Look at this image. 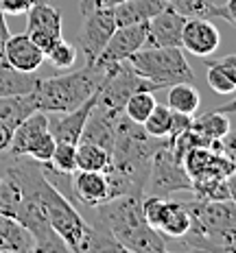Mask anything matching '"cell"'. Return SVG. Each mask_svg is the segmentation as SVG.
I'll return each instance as SVG.
<instances>
[{
  "label": "cell",
  "instance_id": "2e32d148",
  "mask_svg": "<svg viewBox=\"0 0 236 253\" xmlns=\"http://www.w3.org/2000/svg\"><path fill=\"white\" fill-rule=\"evenodd\" d=\"M96 98L98 94L90 96L86 103H81L77 109L72 112H66V116H61L55 125H52L50 133L55 142H70V144H77L81 140V133H83V126H86L88 118H90V112L96 105Z\"/></svg>",
  "mask_w": 236,
  "mask_h": 253
},
{
  "label": "cell",
  "instance_id": "277c9868",
  "mask_svg": "<svg viewBox=\"0 0 236 253\" xmlns=\"http://www.w3.org/2000/svg\"><path fill=\"white\" fill-rule=\"evenodd\" d=\"M136 75L153 83L157 89H166L175 83H192L195 72L186 61L182 48L162 46V48H140L127 59Z\"/></svg>",
  "mask_w": 236,
  "mask_h": 253
},
{
  "label": "cell",
  "instance_id": "3957f363",
  "mask_svg": "<svg viewBox=\"0 0 236 253\" xmlns=\"http://www.w3.org/2000/svg\"><path fill=\"white\" fill-rule=\"evenodd\" d=\"M190 214V227L182 236L186 249L195 251H223L236 249V212L234 201H212V199H192L186 201Z\"/></svg>",
  "mask_w": 236,
  "mask_h": 253
},
{
  "label": "cell",
  "instance_id": "cb8c5ba5",
  "mask_svg": "<svg viewBox=\"0 0 236 253\" xmlns=\"http://www.w3.org/2000/svg\"><path fill=\"white\" fill-rule=\"evenodd\" d=\"M169 107L173 112L195 116L199 105H201V96H199L197 87L192 83H175L169 87Z\"/></svg>",
  "mask_w": 236,
  "mask_h": 253
},
{
  "label": "cell",
  "instance_id": "d6986e66",
  "mask_svg": "<svg viewBox=\"0 0 236 253\" xmlns=\"http://www.w3.org/2000/svg\"><path fill=\"white\" fill-rule=\"evenodd\" d=\"M208 63V85L212 92L230 96L236 89V55H225L219 61Z\"/></svg>",
  "mask_w": 236,
  "mask_h": 253
},
{
  "label": "cell",
  "instance_id": "1f68e13d",
  "mask_svg": "<svg viewBox=\"0 0 236 253\" xmlns=\"http://www.w3.org/2000/svg\"><path fill=\"white\" fill-rule=\"evenodd\" d=\"M7 38H9V29H7V22H4V13L0 11V48H2Z\"/></svg>",
  "mask_w": 236,
  "mask_h": 253
},
{
  "label": "cell",
  "instance_id": "4316f807",
  "mask_svg": "<svg viewBox=\"0 0 236 253\" xmlns=\"http://www.w3.org/2000/svg\"><path fill=\"white\" fill-rule=\"evenodd\" d=\"M48 164L61 172H75L77 170V144L70 142H55V151Z\"/></svg>",
  "mask_w": 236,
  "mask_h": 253
},
{
  "label": "cell",
  "instance_id": "7c38bea8",
  "mask_svg": "<svg viewBox=\"0 0 236 253\" xmlns=\"http://www.w3.org/2000/svg\"><path fill=\"white\" fill-rule=\"evenodd\" d=\"M0 55L9 66H13L15 70L22 72H35L44 63V52L38 48V44L26 33L9 35L4 40L2 48H0Z\"/></svg>",
  "mask_w": 236,
  "mask_h": 253
},
{
  "label": "cell",
  "instance_id": "5b68a950",
  "mask_svg": "<svg viewBox=\"0 0 236 253\" xmlns=\"http://www.w3.org/2000/svg\"><path fill=\"white\" fill-rule=\"evenodd\" d=\"M81 9V29H79V48L83 52L86 63H94L101 55L103 46L116 31L114 9L105 7L96 0H79Z\"/></svg>",
  "mask_w": 236,
  "mask_h": 253
},
{
  "label": "cell",
  "instance_id": "d6a6232c",
  "mask_svg": "<svg viewBox=\"0 0 236 253\" xmlns=\"http://www.w3.org/2000/svg\"><path fill=\"white\" fill-rule=\"evenodd\" d=\"M118 2H125V0H101V4H105V7H114Z\"/></svg>",
  "mask_w": 236,
  "mask_h": 253
},
{
  "label": "cell",
  "instance_id": "8fae6325",
  "mask_svg": "<svg viewBox=\"0 0 236 253\" xmlns=\"http://www.w3.org/2000/svg\"><path fill=\"white\" fill-rule=\"evenodd\" d=\"M221 46V33L208 18H186L182 29V48L197 57H210Z\"/></svg>",
  "mask_w": 236,
  "mask_h": 253
},
{
  "label": "cell",
  "instance_id": "d4e9b609",
  "mask_svg": "<svg viewBox=\"0 0 236 253\" xmlns=\"http://www.w3.org/2000/svg\"><path fill=\"white\" fill-rule=\"evenodd\" d=\"M155 92H149V89H140V92H134L131 96L127 98V103H125L123 107V114L127 116L131 123L136 125H142L146 118H149V114L153 112V107L157 105Z\"/></svg>",
  "mask_w": 236,
  "mask_h": 253
},
{
  "label": "cell",
  "instance_id": "9c48e42d",
  "mask_svg": "<svg viewBox=\"0 0 236 253\" xmlns=\"http://www.w3.org/2000/svg\"><path fill=\"white\" fill-rule=\"evenodd\" d=\"M146 38V22L144 24H129V26H116L112 38L103 46L101 55L94 59L96 66H112V63L127 61L136 50L144 46Z\"/></svg>",
  "mask_w": 236,
  "mask_h": 253
},
{
  "label": "cell",
  "instance_id": "836d02e7",
  "mask_svg": "<svg viewBox=\"0 0 236 253\" xmlns=\"http://www.w3.org/2000/svg\"><path fill=\"white\" fill-rule=\"evenodd\" d=\"M96 2H101V0H96Z\"/></svg>",
  "mask_w": 236,
  "mask_h": 253
},
{
  "label": "cell",
  "instance_id": "9a60e30c",
  "mask_svg": "<svg viewBox=\"0 0 236 253\" xmlns=\"http://www.w3.org/2000/svg\"><path fill=\"white\" fill-rule=\"evenodd\" d=\"M184 18H221L230 26H236L234 0H225V4H217L214 0H164Z\"/></svg>",
  "mask_w": 236,
  "mask_h": 253
},
{
  "label": "cell",
  "instance_id": "f1b7e54d",
  "mask_svg": "<svg viewBox=\"0 0 236 253\" xmlns=\"http://www.w3.org/2000/svg\"><path fill=\"white\" fill-rule=\"evenodd\" d=\"M52 151H55V138H52L50 129H46L44 133H40L38 138L29 144V149H26V157L40 162V164H46V162H50Z\"/></svg>",
  "mask_w": 236,
  "mask_h": 253
},
{
  "label": "cell",
  "instance_id": "4dcf8cb0",
  "mask_svg": "<svg viewBox=\"0 0 236 253\" xmlns=\"http://www.w3.org/2000/svg\"><path fill=\"white\" fill-rule=\"evenodd\" d=\"M11 133H13L11 129H7L4 125H0V153L7 151L9 142H11Z\"/></svg>",
  "mask_w": 236,
  "mask_h": 253
},
{
  "label": "cell",
  "instance_id": "7a4b0ae2",
  "mask_svg": "<svg viewBox=\"0 0 236 253\" xmlns=\"http://www.w3.org/2000/svg\"><path fill=\"white\" fill-rule=\"evenodd\" d=\"M118 63L112 66H96V63H86L83 68H79L75 72L59 77H48L42 79L33 92L35 105L40 112H72L77 109L81 103H86L90 96L101 92V87L105 85L112 72L116 70Z\"/></svg>",
  "mask_w": 236,
  "mask_h": 253
},
{
  "label": "cell",
  "instance_id": "7402d4cb",
  "mask_svg": "<svg viewBox=\"0 0 236 253\" xmlns=\"http://www.w3.org/2000/svg\"><path fill=\"white\" fill-rule=\"evenodd\" d=\"M192 131L201 138L203 142L210 140H221L232 131V125H230V118L225 116V112H210L206 114L201 120H192Z\"/></svg>",
  "mask_w": 236,
  "mask_h": 253
},
{
  "label": "cell",
  "instance_id": "ba28073f",
  "mask_svg": "<svg viewBox=\"0 0 236 253\" xmlns=\"http://www.w3.org/2000/svg\"><path fill=\"white\" fill-rule=\"evenodd\" d=\"M29 22H26V35L38 44V48L46 55L55 42L61 40V24L64 15L57 7H52L46 0H40L29 9Z\"/></svg>",
  "mask_w": 236,
  "mask_h": 253
},
{
  "label": "cell",
  "instance_id": "e575fe53",
  "mask_svg": "<svg viewBox=\"0 0 236 253\" xmlns=\"http://www.w3.org/2000/svg\"><path fill=\"white\" fill-rule=\"evenodd\" d=\"M0 59H2V55H0Z\"/></svg>",
  "mask_w": 236,
  "mask_h": 253
},
{
  "label": "cell",
  "instance_id": "6da1fadb",
  "mask_svg": "<svg viewBox=\"0 0 236 253\" xmlns=\"http://www.w3.org/2000/svg\"><path fill=\"white\" fill-rule=\"evenodd\" d=\"M138 194H120L96 205L94 223L112 236L123 247V251L136 253H162L166 251V238L153 229L142 216Z\"/></svg>",
  "mask_w": 236,
  "mask_h": 253
},
{
  "label": "cell",
  "instance_id": "ac0fdd59",
  "mask_svg": "<svg viewBox=\"0 0 236 253\" xmlns=\"http://www.w3.org/2000/svg\"><path fill=\"white\" fill-rule=\"evenodd\" d=\"M38 83H40V77H35V72L15 70L4 59H0V96L33 94Z\"/></svg>",
  "mask_w": 236,
  "mask_h": 253
},
{
  "label": "cell",
  "instance_id": "5bb4252c",
  "mask_svg": "<svg viewBox=\"0 0 236 253\" xmlns=\"http://www.w3.org/2000/svg\"><path fill=\"white\" fill-rule=\"evenodd\" d=\"M190 227V214L184 201H173V199L162 197L160 210L153 220V229L160 231L164 238L180 240Z\"/></svg>",
  "mask_w": 236,
  "mask_h": 253
},
{
  "label": "cell",
  "instance_id": "4fadbf2b",
  "mask_svg": "<svg viewBox=\"0 0 236 253\" xmlns=\"http://www.w3.org/2000/svg\"><path fill=\"white\" fill-rule=\"evenodd\" d=\"M109 199L107 177L96 170H75L72 172V203L96 208Z\"/></svg>",
  "mask_w": 236,
  "mask_h": 253
},
{
  "label": "cell",
  "instance_id": "484cf974",
  "mask_svg": "<svg viewBox=\"0 0 236 253\" xmlns=\"http://www.w3.org/2000/svg\"><path fill=\"white\" fill-rule=\"evenodd\" d=\"M171 123H173V109L169 105H155L153 112L149 114V118L142 123V129L151 138L166 140V135L171 131Z\"/></svg>",
  "mask_w": 236,
  "mask_h": 253
},
{
  "label": "cell",
  "instance_id": "30bf717a",
  "mask_svg": "<svg viewBox=\"0 0 236 253\" xmlns=\"http://www.w3.org/2000/svg\"><path fill=\"white\" fill-rule=\"evenodd\" d=\"M184 22H186V18L166 4L160 13H155L146 22V38H144L142 48H162V46H177V48H182Z\"/></svg>",
  "mask_w": 236,
  "mask_h": 253
},
{
  "label": "cell",
  "instance_id": "44dd1931",
  "mask_svg": "<svg viewBox=\"0 0 236 253\" xmlns=\"http://www.w3.org/2000/svg\"><path fill=\"white\" fill-rule=\"evenodd\" d=\"M0 251L26 253L33 251V238L11 216L0 214Z\"/></svg>",
  "mask_w": 236,
  "mask_h": 253
},
{
  "label": "cell",
  "instance_id": "603a6c76",
  "mask_svg": "<svg viewBox=\"0 0 236 253\" xmlns=\"http://www.w3.org/2000/svg\"><path fill=\"white\" fill-rule=\"evenodd\" d=\"M109 166V151L94 142H77V170L105 172Z\"/></svg>",
  "mask_w": 236,
  "mask_h": 253
},
{
  "label": "cell",
  "instance_id": "f546056e",
  "mask_svg": "<svg viewBox=\"0 0 236 253\" xmlns=\"http://www.w3.org/2000/svg\"><path fill=\"white\" fill-rule=\"evenodd\" d=\"M40 0H0V11L4 15H22Z\"/></svg>",
  "mask_w": 236,
  "mask_h": 253
},
{
  "label": "cell",
  "instance_id": "52a82bcc",
  "mask_svg": "<svg viewBox=\"0 0 236 253\" xmlns=\"http://www.w3.org/2000/svg\"><path fill=\"white\" fill-rule=\"evenodd\" d=\"M184 170L192 181V190L201 183L225 179L234 175V160L223 153H217L208 146H192L182 160Z\"/></svg>",
  "mask_w": 236,
  "mask_h": 253
},
{
  "label": "cell",
  "instance_id": "e0dca14e",
  "mask_svg": "<svg viewBox=\"0 0 236 253\" xmlns=\"http://www.w3.org/2000/svg\"><path fill=\"white\" fill-rule=\"evenodd\" d=\"M166 7L164 0H125V2L114 4V20L116 26H129V24H144L160 13Z\"/></svg>",
  "mask_w": 236,
  "mask_h": 253
},
{
  "label": "cell",
  "instance_id": "83f0119b",
  "mask_svg": "<svg viewBox=\"0 0 236 253\" xmlns=\"http://www.w3.org/2000/svg\"><path fill=\"white\" fill-rule=\"evenodd\" d=\"M44 59H48L55 68L66 70V68H72L77 63V48L72 44H68V42L61 38L59 42H55V44L46 50Z\"/></svg>",
  "mask_w": 236,
  "mask_h": 253
},
{
  "label": "cell",
  "instance_id": "ffe728a7",
  "mask_svg": "<svg viewBox=\"0 0 236 253\" xmlns=\"http://www.w3.org/2000/svg\"><path fill=\"white\" fill-rule=\"evenodd\" d=\"M40 112L35 105L33 94H22V96H0V125L7 129H15L26 116Z\"/></svg>",
  "mask_w": 236,
  "mask_h": 253
},
{
  "label": "cell",
  "instance_id": "8992f818",
  "mask_svg": "<svg viewBox=\"0 0 236 253\" xmlns=\"http://www.w3.org/2000/svg\"><path fill=\"white\" fill-rule=\"evenodd\" d=\"M180 190H190L192 192V181L188 177V172L184 170V164L171 153L169 144H164L151 157L149 175H146L142 194L166 197V194L180 192Z\"/></svg>",
  "mask_w": 236,
  "mask_h": 253
}]
</instances>
